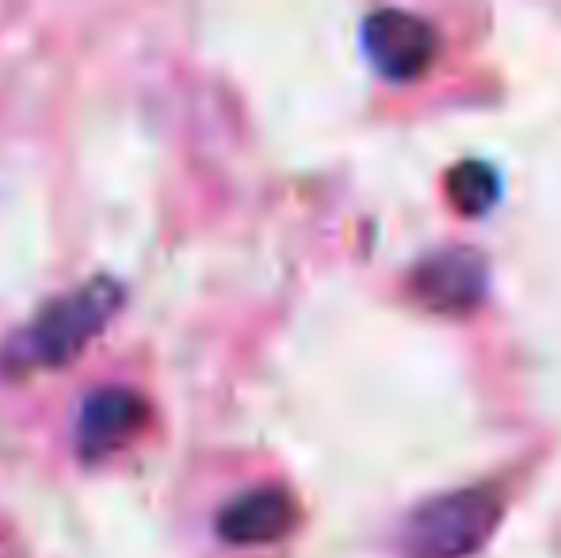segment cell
<instances>
[{
    "label": "cell",
    "instance_id": "cell-1",
    "mask_svg": "<svg viewBox=\"0 0 561 558\" xmlns=\"http://www.w3.org/2000/svg\"><path fill=\"white\" fill-rule=\"evenodd\" d=\"M126 291L112 276H92L69 295H58L8 341L0 352V372L31 375L69 367L107 326L115 321Z\"/></svg>",
    "mask_w": 561,
    "mask_h": 558
},
{
    "label": "cell",
    "instance_id": "cell-2",
    "mask_svg": "<svg viewBox=\"0 0 561 558\" xmlns=\"http://www.w3.org/2000/svg\"><path fill=\"white\" fill-rule=\"evenodd\" d=\"M501 521V498L493 490H455L424 501L401 528V551L409 558H470L493 536Z\"/></svg>",
    "mask_w": 561,
    "mask_h": 558
},
{
    "label": "cell",
    "instance_id": "cell-3",
    "mask_svg": "<svg viewBox=\"0 0 561 558\" xmlns=\"http://www.w3.org/2000/svg\"><path fill=\"white\" fill-rule=\"evenodd\" d=\"M436 46V31L398 8H382L363 20V50L370 66L390 81H416L421 73H428Z\"/></svg>",
    "mask_w": 561,
    "mask_h": 558
},
{
    "label": "cell",
    "instance_id": "cell-4",
    "mask_svg": "<svg viewBox=\"0 0 561 558\" xmlns=\"http://www.w3.org/2000/svg\"><path fill=\"white\" fill-rule=\"evenodd\" d=\"M149 424V402L130 387H100L84 398L77 418V455L100 463L126 447Z\"/></svg>",
    "mask_w": 561,
    "mask_h": 558
},
{
    "label": "cell",
    "instance_id": "cell-5",
    "mask_svg": "<svg viewBox=\"0 0 561 558\" xmlns=\"http://www.w3.org/2000/svg\"><path fill=\"white\" fill-rule=\"evenodd\" d=\"M298 521V505L279 486H260L244 490L233 501H226L218 513V536L233 547H260L283 539Z\"/></svg>",
    "mask_w": 561,
    "mask_h": 558
},
{
    "label": "cell",
    "instance_id": "cell-6",
    "mask_svg": "<svg viewBox=\"0 0 561 558\" xmlns=\"http://www.w3.org/2000/svg\"><path fill=\"white\" fill-rule=\"evenodd\" d=\"M413 291L428 310L462 314L485 291V261L473 249H444L413 272Z\"/></svg>",
    "mask_w": 561,
    "mask_h": 558
},
{
    "label": "cell",
    "instance_id": "cell-7",
    "mask_svg": "<svg viewBox=\"0 0 561 558\" xmlns=\"http://www.w3.org/2000/svg\"><path fill=\"white\" fill-rule=\"evenodd\" d=\"M447 200L458 215L478 218V215H485L489 207H496V200H501V180H496V172L489 169L485 161H462V164H455L447 176Z\"/></svg>",
    "mask_w": 561,
    "mask_h": 558
}]
</instances>
